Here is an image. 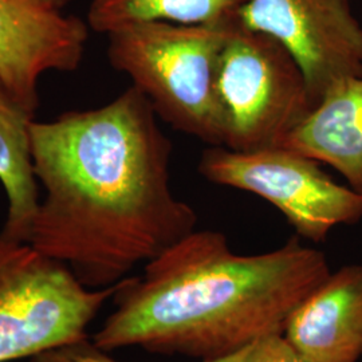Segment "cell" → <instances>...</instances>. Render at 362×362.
Listing matches in <instances>:
<instances>
[{
    "label": "cell",
    "mask_w": 362,
    "mask_h": 362,
    "mask_svg": "<svg viewBox=\"0 0 362 362\" xmlns=\"http://www.w3.org/2000/svg\"><path fill=\"white\" fill-rule=\"evenodd\" d=\"M257 344V342H255ZM250 345L246 349L240 350L233 356L203 362H248L254 345ZM31 362H119L115 360L107 351L97 348L89 338L73 342L64 346L46 350L33 357Z\"/></svg>",
    "instance_id": "4fadbf2b"
},
{
    "label": "cell",
    "mask_w": 362,
    "mask_h": 362,
    "mask_svg": "<svg viewBox=\"0 0 362 362\" xmlns=\"http://www.w3.org/2000/svg\"><path fill=\"white\" fill-rule=\"evenodd\" d=\"M215 94L223 146L240 152L279 146L314 107L305 74L291 54L239 19L220 50Z\"/></svg>",
    "instance_id": "277c9868"
},
{
    "label": "cell",
    "mask_w": 362,
    "mask_h": 362,
    "mask_svg": "<svg viewBox=\"0 0 362 362\" xmlns=\"http://www.w3.org/2000/svg\"><path fill=\"white\" fill-rule=\"evenodd\" d=\"M52 3H54L57 7H59V8H64L66 7L71 0H50Z\"/></svg>",
    "instance_id": "9a60e30c"
},
{
    "label": "cell",
    "mask_w": 362,
    "mask_h": 362,
    "mask_svg": "<svg viewBox=\"0 0 362 362\" xmlns=\"http://www.w3.org/2000/svg\"><path fill=\"white\" fill-rule=\"evenodd\" d=\"M279 146L336 169L362 194V77L329 89Z\"/></svg>",
    "instance_id": "30bf717a"
},
{
    "label": "cell",
    "mask_w": 362,
    "mask_h": 362,
    "mask_svg": "<svg viewBox=\"0 0 362 362\" xmlns=\"http://www.w3.org/2000/svg\"><path fill=\"white\" fill-rule=\"evenodd\" d=\"M118 284L88 288L65 264L0 231V362L89 338Z\"/></svg>",
    "instance_id": "5b68a950"
},
{
    "label": "cell",
    "mask_w": 362,
    "mask_h": 362,
    "mask_svg": "<svg viewBox=\"0 0 362 362\" xmlns=\"http://www.w3.org/2000/svg\"><path fill=\"white\" fill-rule=\"evenodd\" d=\"M62 10L50 0H0V76L33 115L42 77L76 71L86 52L88 22Z\"/></svg>",
    "instance_id": "ba28073f"
},
{
    "label": "cell",
    "mask_w": 362,
    "mask_h": 362,
    "mask_svg": "<svg viewBox=\"0 0 362 362\" xmlns=\"http://www.w3.org/2000/svg\"><path fill=\"white\" fill-rule=\"evenodd\" d=\"M325 252L293 236L254 255L227 236L194 230L122 279L115 310L93 337L107 353L124 348L214 361L284 334L298 306L330 274Z\"/></svg>",
    "instance_id": "7a4b0ae2"
},
{
    "label": "cell",
    "mask_w": 362,
    "mask_h": 362,
    "mask_svg": "<svg viewBox=\"0 0 362 362\" xmlns=\"http://www.w3.org/2000/svg\"><path fill=\"white\" fill-rule=\"evenodd\" d=\"M360 362H362V360H361V361H360Z\"/></svg>",
    "instance_id": "2e32d148"
},
{
    "label": "cell",
    "mask_w": 362,
    "mask_h": 362,
    "mask_svg": "<svg viewBox=\"0 0 362 362\" xmlns=\"http://www.w3.org/2000/svg\"><path fill=\"white\" fill-rule=\"evenodd\" d=\"M320 164L284 146L250 152L209 146L199 173L212 184L257 194L285 216L297 236L324 243L333 228L362 219V194L338 184Z\"/></svg>",
    "instance_id": "8992f818"
},
{
    "label": "cell",
    "mask_w": 362,
    "mask_h": 362,
    "mask_svg": "<svg viewBox=\"0 0 362 362\" xmlns=\"http://www.w3.org/2000/svg\"><path fill=\"white\" fill-rule=\"evenodd\" d=\"M248 362H313L284 334H272L254 345Z\"/></svg>",
    "instance_id": "5bb4252c"
},
{
    "label": "cell",
    "mask_w": 362,
    "mask_h": 362,
    "mask_svg": "<svg viewBox=\"0 0 362 362\" xmlns=\"http://www.w3.org/2000/svg\"><path fill=\"white\" fill-rule=\"evenodd\" d=\"M248 0H93L88 26L110 34L122 27L144 22L179 25H228L239 19Z\"/></svg>",
    "instance_id": "7c38bea8"
},
{
    "label": "cell",
    "mask_w": 362,
    "mask_h": 362,
    "mask_svg": "<svg viewBox=\"0 0 362 362\" xmlns=\"http://www.w3.org/2000/svg\"><path fill=\"white\" fill-rule=\"evenodd\" d=\"M239 21L291 54L314 106L338 82L362 77V26L349 0H248Z\"/></svg>",
    "instance_id": "52a82bcc"
},
{
    "label": "cell",
    "mask_w": 362,
    "mask_h": 362,
    "mask_svg": "<svg viewBox=\"0 0 362 362\" xmlns=\"http://www.w3.org/2000/svg\"><path fill=\"white\" fill-rule=\"evenodd\" d=\"M34 115L13 97L0 76V184L7 197L3 233L28 242L38 211L39 185L30 160V127Z\"/></svg>",
    "instance_id": "8fae6325"
},
{
    "label": "cell",
    "mask_w": 362,
    "mask_h": 362,
    "mask_svg": "<svg viewBox=\"0 0 362 362\" xmlns=\"http://www.w3.org/2000/svg\"><path fill=\"white\" fill-rule=\"evenodd\" d=\"M130 85L95 109L33 121L30 160L43 199L28 242L93 290L115 286L196 230L173 194V145Z\"/></svg>",
    "instance_id": "6da1fadb"
},
{
    "label": "cell",
    "mask_w": 362,
    "mask_h": 362,
    "mask_svg": "<svg viewBox=\"0 0 362 362\" xmlns=\"http://www.w3.org/2000/svg\"><path fill=\"white\" fill-rule=\"evenodd\" d=\"M284 336L313 362L362 360V264L342 266L288 318Z\"/></svg>",
    "instance_id": "9c48e42d"
},
{
    "label": "cell",
    "mask_w": 362,
    "mask_h": 362,
    "mask_svg": "<svg viewBox=\"0 0 362 362\" xmlns=\"http://www.w3.org/2000/svg\"><path fill=\"white\" fill-rule=\"evenodd\" d=\"M233 23L144 22L122 27L107 34L106 55L160 119L208 146H223L215 73Z\"/></svg>",
    "instance_id": "3957f363"
}]
</instances>
